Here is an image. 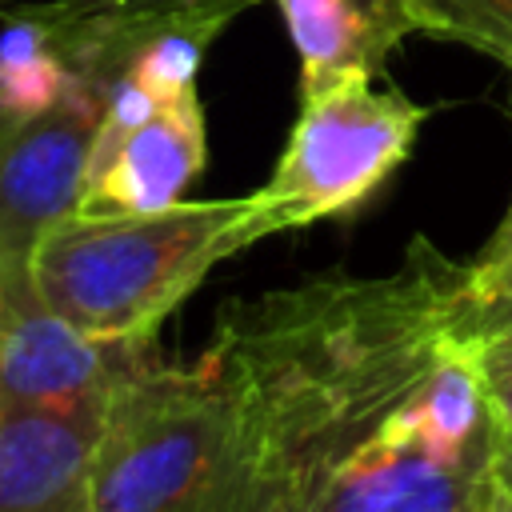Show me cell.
<instances>
[{
  "label": "cell",
  "mask_w": 512,
  "mask_h": 512,
  "mask_svg": "<svg viewBox=\"0 0 512 512\" xmlns=\"http://www.w3.org/2000/svg\"><path fill=\"white\" fill-rule=\"evenodd\" d=\"M464 296L468 264L416 236L392 272L228 304L200 360L236 420L224 512H504Z\"/></svg>",
  "instance_id": "6da1fadb"
},
{
  "label": "cell",
  "mask_w": 512,
  "mask_h": 512,
  "mask_svg": "<svg viewBox=\"0 0 512 512\" xmlns=\"http://www.w3.org/2000/svg\"><path fill=\"white\" fill-rule=\"evenodd\" d=\"M252 200H180L160 212H72L28 252L40 296L96 340L140 344L232 252L252 244Z\"/></svg>",
  "instance_id": "7a4b0ae2"
},
{
  "label": "cell",
  "mask_w": 512,
  "mask_h": 512,
  "mask_svg": "<svg viewBox=\"0 0 512 512\" xmlns=\"http://www.w3.org/2000/svg\"><path fill=\"white\" fill-rule=\"evenodd\" d=\"M236 480V420L204 368L148 356L104 404L92 452V512H224Z\"/></svg>",
  "instance_id": "3957f363"
},
{
  "label": "cell",
  "mask_w": 512,
  "mask_h": 512,
  "mask_svg": "<svg viewBox=\"0 0 512 512\" xmlns=\"http://www.w3.org/2000/svg\"><path fill=\"white\" fill-rule=\"evenodd\" d=\"M424 120V104L372 80L304 96L272 176L248 196L252 244L360 208L408 160Z\"/></svg>",
  "instance_id": "277c9868"
},
{
  "label": "cell",
  "mask_w": 512,
  "mask_h": 512,
  "mask_svg": "<svg viewBox=\"0 0 512 512\" xmlns=\"http://www.w3.org/2000/svg\"><path fill=\"white\" fill-rule=\"evenodd\" d=\"M148 360V340L120 344L72 328L36 288L28 256L0 252V404L108 396Z\"/></svg>",
  "instance_id": "5b68a950"
},
{
  "label": "cell",
  "mask_w": 512,
  "mask_h": 512,
  "mask_svg": "<svg viewBox=\"0 0 512 512\" xmlns=\"http://www.w3.org/2000/svg\"><path fill=\"white\" fill-rule=\"evenodd\" d=\"M108 96L72 76V88L40 116L0 120V252L32 244L80 208L88 156Z\"/></svg>",
  "instance_id": "8992f818"
},
{
  "label": "cell",
  "mask_w": 512,
  "mask_h": 512,
  "mask_svg": "<svg viewBox=\"0 0 512 512\" xmlns=\"http://www.w3.org/2000/svg\"><path fill=\"white\" fill-rule=\"evenodd\" d=\"M108 396L0 404V512H92L88 472Z\"/></svg>",
  "instance_id": "52a82bcc"
},
{
  "label": "cell",
  "mask_w": 512,
  "mask_h": 512,
  "mask_svg": "<svg viewBox=\"0 0 512 512\" xmlns=\"http://www.w3.org/2000/svg\"><path fill=\"white\" fill-rule=\"evenodd\" d=\"M252 4L260 0H40L32 8L72 76L108 96L112 80L152 40L172 32L216 40Z\"/></svg>",
  "instance_id": "ba28073f"
},
{
  "label": "cell",
  "mask_w": 512,
  "mask_h": 512,
  "mask_svg": "<svg viewBox=\"0 0 512 512\" xmlns=\"http://www.w3.org/2000/svg\"><path fill=\"white\" fill-rule=\"evenodd\" d=\"M208 156L200 92H184L140 120L116 148L96 156L76 212H160L180 204Z\"/></svg>",
  "instance_id": "9c48e42d"
},
{
  "label": "cell",
  "mask_w": 512,
  "mask_h": 512,
  "mask_svg": "<svg viewBox=\"0 0 512 512\" xmlns=\"http://www.w3.org/2000/svg\"><path fill=\"white\" fill-rule=\"evenodd\" d=\"M300 56V100L348 80H376L416 32L408 0H272Z\"/></svg>",
  "instance_id": "30bf717a"
},
{
  "label": "cell",
  "mask_w": 512,
  "mask_h": 512,
  "mask_svg": "<svg viewBox=\"0 0 512 512\" xmlns=\"http://www.w3.org/2000/svg\"><path fill=\"white\" fill-rule=\"evenodd\" d=\"M72 88V68L52 44L48 24L32 4L0 20V120H28L48 112Z\"/></svg>",
  "instance_id": "8fae6325"
},
{
  "label": "cell",
  "mask_w": 512,
  "mask_h": 512,
  "mask_svg": "<svg viewBox=\"0 0 512 512\" xmlns=\"http://www.w3.org/2000/svg\"><path fill=\"white\" fill-rule=\"evenodd\" d=\"M416 32L456 40L512 72V0H408Z\"/></svg>",
  "instance_id": "7c38bea8"
},
{
  "label": "cell",
  "mask_w": 512,
  "mask_h": 512,
  "mask_svg": "<svg viewBox=\"0 0 512 512\" xmlns=\"http://www.w3.org/2000/svg\"><path fill=\"white\" fill-rule=\"evenodd\" d=\"M476 364H480V380H484V400L488 412L500 428L504 440H512V336H468Z\"/></svg>",
  "instance_id": "4fadbf2b"
},
{
  "label": "cell",
  "mask_w": 512,
  "mask_h": 512,
  "mask_svg": "<svg viewBox=\"0 0 512 512\" xmlns=\"http://www.w3.org/2000/svg\"><path fill=\"white\" fill-rule=\"evenodd\" d=\"M468 296L476 300L512 296V204L500 216L488 244L480 248V256L468 264Z\"/></svg>",
  "instance_id": "5bb4252c"
},
{
  "label": "cell",
  "mask_w": 512,
  "mask_h": 512,
  "mask_svg": "<svg viewBox=\"0 0 512 512\" xmlns=\"http://www.w3.org/2000/svg\"><path fill=\"white\" fill-rule=\"evenodd\" d=\"M460 328L464 336H512V296H492V300H476L464 296V312H460Z\"/></svg>",
  "instance_id": "9a60e30c"
},
{
  "label": "cell",
  "mask_w": 512,
  "mask_h": 512,
  "mask_svg": "<svg viewBox=\"0 0 512 512\" xmlns=\"http://www.w3.org/2000/svg\"><path fill=\"white\" fill-rule=\"evenodd\" d=\"M500 480H504V492L512 496V440L500 436Z\"/></svg>",
  "instance_id": "2e32d148"
},
{
  "label": "cell",
  "mask_w": 512,
  "mask_h": 512,
  "mask_svg": "<svg viewBox=\"0 0 512 512\" xmlns=\"http://www.w3.org/2000/svg\"><path fill=\"white\" fill-rule=\"evenodd\" d=\"M504 512H512V504H508V508H504Z\"/></svg>",
  "instance_id": "e0dca14e"
}]
</instances>
